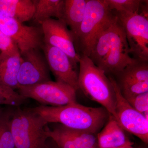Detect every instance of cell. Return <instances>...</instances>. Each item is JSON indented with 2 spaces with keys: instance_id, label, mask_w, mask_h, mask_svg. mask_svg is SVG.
Masks as SVG:
<instances>
[{
  "instance_id": "44dd1931",
  "label": "cell",
  "mask_w": 148,
  "mask_h": 148,
  "mask_svg": "<svg viewBox=\"0 0 148 148\" xmlns=\"http://www.w3.org/2000/svg\"><path fill=\"white\" fill-rule=\"evenodd\" d=\"M111 10L130 13H139L143 0H106Z\"/></svg>"
},
{
  "instance_id": "ffe728a7",
  "label": "cell",
  "mask_w": 148,
  "mask_h": 148,
  "mask_svg": "<svg viewBox=\"0 0 148 148\" xmlns=\"http://www.w3.org/2000/svg\"><path fill=\"white\" fill-rule=\"evenodd\" d=\"M11 110L4 111L0 120V148H15L9 121Z\"/></svg>"
},
{
  "instance_id": "6da1fadb",
  "label": "cell",
  "mask_w": 148,
  "mask_h": 148,
  "mask_svg": "<svg viewBox=\"0 0 148 148\" xmlns=\"http://www.w3.org/2000/svg\"><path fill=\"white\" fill-rule=\"evenodd\" d=\"M130 55L125 32L116 16L98 36L88 57L108 76L113 77L136 61Z\"/></svg>"
},
{
  "instance_id": "2e32d148",
  "label": "cell",
  "mask_w": 148,
  "mask_h": 148,
  "mask_svg": "<svg viewBox=\"0 0 148 148\" xmlns=\"http://www.w3.org/2000/svg\"><path fill=\"white\" fill-rule=\"evenodd\" d=\"M21 61L20 52L0 53V85L14 90L18 89L17 76Z\"/></svg>"
},
{
  "instance_id": "3957f363",
  "label": "cell",
  "mask_w": 148,
  "mask_h": 148,
  "mask_svg": "<svg viewBox=\"0 0 148 148\" xmlns=\"http://www.w3.org/2000/svg\"><path fill=\"white\" fill-rule=\"evenodd\" d=\"M79 56V90L90 100L102 105L115 119L116 96L111 81L88 56Z\"/></svg>"
},
{
  "instance_id": "7c38bea8",
  "label": "cell",
  "mask_w": 148,
  "mask_h": 148,
  "mask_svg": "<svg viewBox=\"0 0 148 148\" xmlns=\"http://www.w3.org/2000/svg\"><path fill=\"white\" fill-rule=\"evenodd\" d=\"M125 99L148 92V61L136 60L113 77Z\"/></svg>"
},
{
  "instance_id": "8992f818",
  "label": "cell",
  "mask_w": 148,
  "mask_h": 148,
  "mask_svg": "<svg viewBox=\"0 0 148 148\" xmlns=\"http://www.w3.org/2000/svg\"><path fill=\"white\" fill-rule=\"evenodd\" d=\"M18 93L41 103L42 106L59 107L77 103V90L71 86L52 81L28 86H19Z\"/></svg>"
},
{
  "instance_id": "cb8c5ba5",
  "label": "cell",
  "mask_w": 148,
  "mask_h": 148,
  "mask_svg": "<svg viewBox=\"0 0 148 148\" xmlns=\"http://www.w3.org/2000/svg\"><path fill=\"white\" fill-rule=\"evenodd\" d=\"M0 51L1 53H14L20 52L18 47L13 40L8 35L0 31Z\"/></svg>"
},
{
  "instance_id": "4316f807",
  "label": "cell",
  "mask_w": 148,
  "mask_h": 148,
  "mask_svg": "<svg viewBox=\"0 0 148 148\" xmlns=\"http://www.w3.org/2000/svg\"><path fill=\"white\" fill-rule=\"evenodd\" d=\"M4 111H3L2 109L0 107V120H1V118L3 114V113Z\"/></svg>"
},
{
  "instance_id": "52a82bcc",
  "label": "cell",
  "mask_w": 148,
  "mask_h": 148,
  "mask_svg": "<svg viewBox=\"0 0 148 148\" xmlns=\"http://www.w3.org/2000/svg\"><path fill=\"white\" fill-rule=\"evenodd\" d=\"M114 13L124 29L130 55L136 60L148 61V18L140 13Z\"/></svg>"
},
{
  "instance_id": "277c9868",
  "label": "cell",
  "mask_w": 148,
  "mask_h": 148,
  "mask_svg": "<svg viewBox=\"0 0 148 148\" xmlns=\"http://www.w3.org/2000/svg\"><path fill=\"white\" fill-rule=\"evenodd\" d=\"M47 124L30 108L11 109L10 128L15 148H48Z\"/></svg>"
},
{
  "instance_id": "9a60e30c",
  "label": "cell",
  "mask_w": 148,
  "mask_h": 148,
  "mask_svg": "<svg viewBox=\"0 0 148 148\" xmlns=\"http://www.w3.org/2000/svg\"><path fill=\"white\" fill-rule=\"evenodd\" d=\"M97 138L98 148H116L134 145L110 114L107 123L97 134Z\"/></svg>"
},
{
  "instance_id": "ac0fdd59",
  "label": "cell",
  "mask_w": 148,
  "mask_h": 148,
  "mask_svg": "<svg viewBox=\"0 0 148 148\" xmlns=\"http://www.w3.org/2000/svg\"><path fill=\"white\" fill-rule=\"evenodd\" d=\"M64 21L76 38L84 17L87 0H64Z\"/></svg>"
},
{
  "instance_id": "7a4b0ae2",
  "label": "cell",
  "mask_w": 148,
  "mask_h": 148,
  "mask_svg": "<svg viewBox=\"0 0 148 148\" xmlns=\"http://www.w3.org/2000/svg\"><path fill=\"white\" fill-rule=\"evenodd\" d=\"M48 124L58 123L69 128L97 134L110 114L103 107L92 108L78 103L59 107L40 106L30 108Z\"/></svg>"
},
{
  "instance_id": "8fae6325",
  "label": "cell",
  "mask_w": 148,
  "mask_h": 148,
  "mask_svg": "<svg viewBox=\"0 0 148 148\" xmlns=\"http://www.w3.org/2000/svg\"><path fill=\"white\" fill-rule=\"evenodd\" d=\"M40 26L44 44L62 51L78 66L80 56L75 48L73 35L66 23L63 20L50 18L43 21Z\"/></svg>"
},
{
  "instance_id": "9c48e42d",
  "label": "cell",
  "mask_w": 148,
  "mask_h": 148,
  "mask_svg": "<svg viewBox=\"0 0 148 148\" xmlns=\"http://www.w3.org/2000/svg\"><path fill=\"white\" fill-rule=\"evenodd\" d=\"M116 96V120L123 129L148 143V119L130 106L123 96L112 77L108 76Z\"/></svg>"
},
{
  "instance_id": "ba28073f",
  "label": "cell",
  "mask_w": 148,
  "mask_h": 148,
  "mask_svg": "<svg viewBox=\"0 0 148 148\" xmlns=\"http://www.w3.org/2000/svg\"><path fill=\"white\" fill-rule=\"evenodd\" d=\"M0 31L13 40L20 54L31 49H42L44 44L40 26L24 25L1 11Z\"/></svg>"
},
{
  "instance_id": "d4e9b609",
  "label": "cell",
  "mask_w": 148,
  "mask_h": 148,
  "mask_svg": "<svg viewBox=\"0 0 148 148\" xmlns=\"http://www.w3.org/2000/svg\"><path fill=\"white\" fill-rule=\"evenodd\" d=\"M47 145L48 148H59L53 140L50 138L48 140Z\"/></svg>"
},
{
  "instance_id": "603a6c76",
  "label": "cell",
  "mask_w": 148,
  "mask_h": 148,
  "mask_svg": "<svg viewBox=\"0 0 148 148\" xmlns=\"http://www.w3.org/2000/svg\"><path fill=\"white\" fill-rule=\"evenodd\" d=\"M125 99L133 108L148 119V92Z\"/></svg>"
},
{
  "instance_id": "83f0119b",
  "label": "cell",
  "mask_w": 148,
  "mask_h": 148,
  "mask_svg": "<svg viewBox=\"0 0 148 148\" xmlns=\"http://www.w3.org/2000/svg\"><path fill=\"white\" fill-rule=\"evenodd\" d=\"M138 148H143V147H138Z\"/></svg>"
},
{
  "instance_id": "5bb4252c",
  "label": "cell",
  "mask_w": 148,
  "mask_h": 148,
  "mask_svg": "<svg viewBox=\"0 0 148 148\" xmlns=\"http://www.w3.org/2000/svg\"><path fill=\"white\" fill-rule=\"evenodd\" d=\"M53 124L51 128L46 125V132L58 148H98L97 134Z\"/></svg>"
},
{
  "instance_id": "7402d4cb",
  "label": "cell",
  "mask_w": 148,
  "mask_h": 148,
  "mask_svg": "<svg viewBox=\"0 0 148 148\" xmlns=\"http://www.w3.org/2000/svg\"><path fill=\"white\" fill-rule=\"evenodd\" d=\"M27 99L12 88L0 85V105L18 107Z\"/></svg>"
},
{
  "instance_id": "4fadbf2b",
  "label": "cell",
  "mask_w": 148,
  "mask_h": 148,
  "mask_svg": "<svg viewBox=\"0 0 148 148\" xmlns=\"http://www.w3.org/2000/svg\"><path fill=\"white\" fill-rule=\"evenodd\" d=\"M42 49L56 81L69 85L77 91L79 90L78 66L75 65L66 53L57 48L44 44Z\"/></svg>"
},
{
  "instance_id": "5b68a950",
  "label": "cell",
  "mask_w": 148,
  "mask_h": 148,
  "mask_svg": "<svg viewBox=\"0 0 148 148\" xmlns=\"http://www.w3.org/2000/svg\"><path fill=\"white\" fill-rule=\"evenodd\" d=\"M116 18L106 0H87L83 20L75 40L78 54L89 56L98 36Z\"/></svg>"
},
{
  "instance_id": "e0dca14e",
  "label": "cell",
  "mask_w": 148,
  "mask_h": 148,
  "mask_svg": "<svg viewBox=\"0 0 148 148\" xmlns=\"http://www.w3.org/2000/svg\"><path fill=\"white\" fill-rule=\"evenodd\" d=\"M37 0H0V11L23 23L32 19Z\"/></svg>"
},
{
  "instance_id": "484cf974",
  "label": "cell",
  "mask_w": 148,
  "mask_h": 148,
  "mask_svg": "<svg viewBox=\"0 0 148 148\" xmlns=\"http://www.w3.org/2000/svg\"><path fill=\"white\" fill-rule=\"evenodd\" d=\"M116 148H138V147H133V145H128L125 146V147H121Z\"/></svg>"
},
{
  "instance_id": "d6986e66",
  "label": "cell",
  "mask_w": 148,
  "mask_h": 148,
  "mask_svg": "<svg viewBox=\"0 0 148 148\" xmlns=\"http://www.w3.org/2000/svg\"><path fill=\"white\" fill-rule=\"evenodd\" d=\"M64 0H38L32 19L40 26L43 21L52 17L64 21Z\"/></svg>"
},
{
  "instance_id": "30bf717a",
  "label": "cell",
  "mask_w": 148,
  "mask_h": 148,
  "mask_svg": "<svg viewBox=\"0 0 148 148\" xmlns=\"http://www.w3.org/2000/svg\"><path fill=\"white\" fill-rule=\"evenodd\" d=\"M21 55L17 76L19 86H28L51 81L50 70L42 49H31Z\"/></svg>"
}]
</instances>
